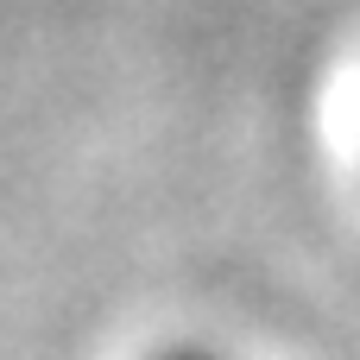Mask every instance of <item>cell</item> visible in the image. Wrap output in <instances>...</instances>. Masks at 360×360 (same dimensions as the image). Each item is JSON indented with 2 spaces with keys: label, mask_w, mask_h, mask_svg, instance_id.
<instances>
[{
  "label": "cell",
  "mask_w": 360,
  "mask_h": 360,
  "mask_svg": "<svg viewBox=\"0 0 360 360\" xmlns=\"http://www.w3.org/2000/svg\"><path fill=\"white\" fill-rule=\"evenodd\" d=\"M171 360H202V354H171Z\"/></svg>",
  "instance_id": "obj_1"
}]
</instances>
